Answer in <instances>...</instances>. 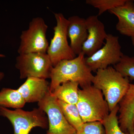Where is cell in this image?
<instances>
[{
    "mask_svg": "<svg viewBox=\"0 0 134 134\" xmlns=\"http://www.w3.org/2000/svg\"><path fill=\"white\" fill-rule=\"evenodd\" d=\"M85 55L81 52L74 59L63 60L53 67L50 77L51 92L67 82L78 83L82 88L91 85L94 76L86 65Z\"/></svg>",
    "mask_w": 134,
    "mask_h": 134,
    "instance_id": "obj_1",
    "label": "cell"
},
{
    "mask_svg": "<svg viewBox=\"0 0 134 134\" xmlns=\"http://www.w3.org/2000/svg\"><path fill=\"white\" fill-rule=\"evenodd\" d=\"M93 85L104 96L110 111L119 105L129 88V78L122 76L114 68L110 66L98 70L92 81Z\"/></svg>",
    "mask_w": 134,
    "mask_h": 134,
    "instance_id": "obj_2",
    "label": "cell"
},
{
    "mask_svg": "<svg viewBox=\"0 0 134 134\" xmlns=\"http://www.w3.org/2000/svg\"><path fill=\"white\" fill-rule=\"evenodd\" d=\"M76 105L84 123L102 122L110 112L102 92L93 85L79 89V98Z\"/></svg>",
    "mask_w": 134,
    "mask_h": 134,
    "instance_id": "obj_3",
    "label": "cell"
},
{
    "mask_svg": "<svg viewBox=\"0 0 134 134\" xmlns=\"http://www.w3.org/2000/svg\"><path fill=\"white\" fill-rule=\"evenodd\" d=\"M46 114L39 108L25 111L21 109L10 110L0 106V115L9 120L14 128V134H29L36 127L47 129L48 119Z\"/></svg>",
    "mask_w": 134,
    "mask_h": 134,
    "instance_id": "obj_4",
    "label": "cell"
},
{
    "mask_svg": "<svg viewBox=\"0 0 134 134\" xmlns=\"http://www.w3.org/2000/svg\"><path fill=\"white\" fill-rule=\"evenodd\" d=\"M48 28L44 20L41 17L32 19L28 29L22 32L18 53H47L49 46L46 36Z\"/></svg>",
    "mask_w": 134,
    "mask_h": 134,
    "instance_id": "obj_5",
    "label": "cell"
},
{
    "mask_svg": "<svg viewBox=\"0 0 134 134\" xmlns=\"http://www.w3.org/2000/svg\"><path fill=\"white\" fill-rule=\"evenodd\" d=\"M54 15L56 25L54 27L53 37L47 51L53 67L63 60L76 57L68 41V19L62 13H54Z\"/></svg>",
    "mask_w": 134,
    "mask_h": 134,
    "instance_id": "obj_6",
    "label": "cell"
},
{
    "mask_svg": "<svg viewBox=\"0 0 134 134\" xmlns=\"http://www.w3.org/2000/svg\"><path fill=\"white\" fill-rule=\"evenodd\" d=\"M15 67L19 70L21 79L30 77L50 78L53 68L47 53H41L19 54L16 58Z\"/></svg>",
    "mask_w": 134,
    "mask_h": 134,
    "instance_id": "obj_7",
    "label": "cell"
},
{
    "mask_svg": "<svg viewBox=\"0 0 134 134\" xmlns=\"http://www.w3.org/2000/svg\"><path fill=\"white\" fill-rule=\"evenodd\" d=\"M124 55L118 36L107 34L104 45L90 57L85 58L86 65L92 71L104 69L120 62Z\"/></svg>",
    "mask_w": 134,
    "mask_h": 134,
    "instance_id": "obj_8",
    "label": "cell"
},
{
    "mask_svg": "<svg viewBox=\"0 0 134 134\" xmlns=\"http://www.w3.org/2000/svg\"><path fill=\"white\" fill-rule=\"evenodd\" d=\"M38 106L47 115L48 130L46 134L76 133V130L65 118L58 99L51 92L38 102Z\"/></svg>",
    "mask_w": 134,
    "mask_h": 134,
    "instance_id": "obj_9",
    "label": "cell"
},
{
    "mask_svg": "<svg viewBox=\"0 0 134 134\" xmlns=\"http://www.w3.org/2000/svg\"><path fill=\"white\" fill-rule=\"evenodd\" d=\"M88 35L83 43L82 52L87 57L91 56L103 47L107 34L105 27L97 15H91L85 19Z\"/></svg>",
    "mask_w": 134,
    "mask_h": 134,
    "instance_id": "obj_10",
    "label": "cell"
},
{
    "mask_svg": "<svg viewBox=\"0 0 134 134\" xmlns=\"http://www.w3.org/2000/svg\"><path fill=\"white\" fill-rule=\"evenodd\" d=\"M17 90L26 103H38L50 91V83L46 79L28 77Z\"/></svg>",
    "mask_w": 134,
    "mask_h": 134,
    "instance_id": "obj_11",
    "label": "cell"
},
{
    "mask_svg": "<svg viewBox=\"0 0 134 134\" xmlns=\"http://www.w3.org/2000/svg\"><path fill=\"white\" fill-rule=\"evenodd\" d=\"M120 127L123 132L134 134V84L129 88L119 104Z\"/></svg>",
    "mask_w": 134,
    "mask_h": 134,
    "instance_id": "obj_12",
    "label": "cell"
},
{
    "mask_svg": "<svg viewBox=\"0 0 134 134\" xmlns=\"http://www.w3.org/2000/svg\"><path fill=\"white\" fill-rule=\"evenodd\" d=\"M68 37L70 40V46L76 55L82 52V48L88 37V32L85 19L78 16H72L68 19Z\"/></svg>",
    "mask_w": 134,
    "mask_h": 134,
    "instance_id": "obj_13",
    "label": "cell"
},
{
    "mask_svg": "<svg viewBox=\"0 0 134 134\" xmlns=\"http://www.w3.org/2000/svg\"><path fill=\"white\" fill-rule=\"evenodd\" d=\"M118 19L116 29L122 35L134 38V2L126 0L124 5L109 10Z\"/></svg>",
    "mask_w": 134,
    "mask_h": 134,
    "instance_id": "obj_14",
    "label": "cell"
},
{
    "mask_svg": "<svg viewBox=\"0 0 134 134\" xmlns=\"http://www.w3.org/2000/svg\"><path fill=\"white\" fill-rule=\"evenodd\" d=\"M79 83L76 82H66L57 87L52 93L58 100L76 105L79 98Z\"/></svg>",
    "mask_w": 134,
    "mask_h": 134,
    "instance_id": "obj_15",
    "label": "cell"
},
{
    "mask_svg": "<svg viewBox=\"0 0 134 134\" xmlns=\"http://www.w3.org/2000/svg\"><path fill=\"white\" fill-rule=\"evenodd\" d=\"M26 102L17 90L3 88L0 91V106L5 108L21 109Z\"/></svg>",
    "mask_w": 134,
    "mask_h": 134,
    "instance_id": "obj_16",
    "label": "cell"
},
{
    "mask_svg": "<svg viewBox=\"0 0 134 134\" xmlns=\"http://www.w3.org/2000/svg\"><path fill=\"white\" fill-rule=\"evenodd\" d=\"M58 100L60 107L67 121L76 131L81 129L84 122L76 105L68 104Z\"/></svg>",
    "mask_w": 134,
    "mask_h": 134,
    "instance_id": "obj_17",
    "label": "cell"
},
{
    "mask_svg": "<svg viewBox=\"0 0 134 134\" xmlns=\"http://www.w3.org/2000/svg\"><path fill=\"white\" fill-rule=\"evenodd\" d=\"M119 105L116 106L102 122L105 134H129L123 132L120 127L117 114L119 112Z\"/></svg>",
    "mask_w": 134,
    "mask_h": 134,
    "instance_id": "obj_18",
    "label": "cell"
},
{
    "mask_svg": "<svg viewBox=\"0 0 134 134\" xmlns=\"http://www.w3.org/2000/svg\"><path fill=\"white\" fill-rule=\"evenodd\" d=\"M114 68L122 76L134 81V57L123 55L120 62L114 65Z\"/></svg>",
    "mask_w": 134,
    "mask_h": 134,
    "instance_id": "obj_19",
    "label": "cell"
},
{
    "mask_svg": "<svg viewBox=\"0 0 134 134\" xmlns=\"http://www.w3.org/2000/svg\"><path fill=\"white\" fill-rule=\"evenodd\" d=\"M126 0H86V3L99 9L98 15L124 5Z\"/></svg>",
    "mask_w": 134,
    "mask_h": 134,
    "instance_id": "obj_20",
    "label": "cell"
},
{
    "mask_svg": "<svg viewBox=\"0 0 134 134\" xmlns=\"http://www.w3.org/2000/svg\"><path fill=\"white\" fill-rule=\"evenodd\" d=\"M76 134H105L104 129L99 121L85 122Z\"/></svg>",
    "mask_w": 134,
    "mask_h": 134,
    "instance_id": "obj_21",
    "label": "cell"
},
{
    "mask_svg": "<svg viewBox=\"0 0 134 134\" xmlns=\"http://www.w3.org/2000/svg\"><path fill=\"white\" fill-rule=\"evenodd\" d=\"M5 55L0 53V58H5ZM4 76H5V75H4V73H3V72H0V82L2 80L3 77H4Z\"/></svg>",
    "mask_w": 134,
    "mask_h": 134,
    "instance_id": "obj_22",
    "label": "cell"
},
{
    "mask_svg": "<svg viewBox=\"0 0 134 134\" xmlns=\"http://www.w3.org/2000/svg\"><path fill=\"white\" fill-rule=\"evenodd\" d=\"M131 40H132V44L134 47V38H131Z\"/></svg>",
    "mask_w": 134,
    "mask_h": 134,
    "instance_id": "obj_23",
    "label": "cell"
},
{
    "mask_svg": "<svg viewBox=\"0 0 134 134\" xmlns=\"http://www.w3.org/2000/svg\"></svg>",
    "mask_w": 134,
    "mask_h": 134,
    "instance_id": "obj_24",
    "label": "cell"
}]
</instances>
